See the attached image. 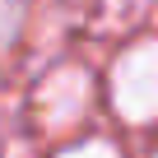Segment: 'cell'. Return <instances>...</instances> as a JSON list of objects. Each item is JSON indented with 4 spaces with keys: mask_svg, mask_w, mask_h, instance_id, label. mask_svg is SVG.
I'll list each match as a JSON object with an SVG mask.
<instances>
[{
    "mask_svg": "<svg viewBox=\"0 0 158 158\" xmlns=\"http://www.w3.org/2000/svg\"><path fill=\"white\" fill-rule=\"evenodd\" d=\"M112 107L130 126L158 121V37H139L112 65Z\"/></svg>",
    "mask_w": 158,
    "mask_h": 158,
    "instance_id": "cell-1",
    "label": "cell"
},
{
    "mask_svg": "<svg viewBox=\"0 0 158 158\" xmlns=\"http://www.w3.org/2000/svg\"><path fill=\"white\" fill-rule=\"evenodd\" d=\"M153 158H158V153H153Z\"/></svg>",
    "mask_w": 158,
    "mask_h": 158,
    "instance_id": "cell-5",
    "label": "cell"
},
{
    "mask_svg": "<svg viewBox=\"0 0 158 158\" xmlns=\"http://www.w3.org/2000/svg\"><path fill=\"white\" fill-rule=\"evenodd\" d=\"M28 14V0H0V51H10Z\"/></svg>",
    "mask_w": 158,
    "mask_h": 158,
    "instance_id": "cell-3",
    "label": "cell"
},
{
    "mask_svg": "<svg viewBox=\"0 0 158 158\" xmlns=\"http://www.w3.org/2000/svg\"><path fill=\"white\" fill-rule=\"evenodd\" d=\"M60 158H121V149L112 139H84V144H70Z\"/></svg>",
    "mask_w": 158,
    "mask_h": 158,
    "instance_id": "cell-4",
    "label": "cell"
},
{
    "mask_svg": "<svg viewBox=\"0 0 158 158\" xmlns=\"http://www.w3.org/2000/svg\"><path fill=\"white\" fill-rule=\"evenodd\" d=\"M89 102H93V79L84 65H56L33 93V112L47 130H70L89 112Z\"/></svg>",
    "mask_w": 158,
    "mask_h": 158,
    "instance_id": "cell-2",
    "label": "cell"
}]
</instances>
